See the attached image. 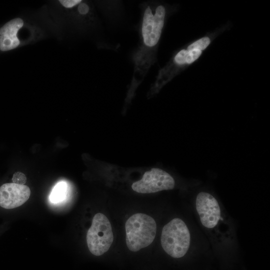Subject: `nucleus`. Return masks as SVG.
I'll return each mask as SVG.
<instances>
[{"mask_svg":"<svg viewBox=\"0 0 270 270\" xmlns=\"http://www.w3.org/2000/svg\"><path fill=\"white\" fill-rule=\"evenodd\" d=\"M125 229L126 246L131 252H136L153 242L156 232V224L150 216L136 213L127 220Z\"/></svg>","mask_w":270,"mask_h":270,"instance_id":"f257e3e1","label":"nucleus"},{"mask_svg":"<svg viewBox=\"0 0 270 270\" xmlns=\"http://www.w3.org/2000/svg\"><path fill=\"white\" fill-rule=\"evenodd\" d=\"M160 242L164 251L174 258L186 255L190 244V234L186 224L180 218H174L162 228Z\"/></svg>","mask_w":270,"mask_h":270,"instance_id":"f03ea898","label":"nucleus"},{"mask_svg":"<svg viewBox=\"0 0 270 270\" xmlns=\"http://www.w3.org/2000/svg\"><path fill=\"white\" fill-rule=\"evenodd\" d=\"M114 240L111 224L102 213L96 214L86 234L88 248L94 256H98L107 252Z\"/></svg>","mask_w":270,"mask_h":270,"instance_id":"7ed1b4c3","label":"nucleus"},{"mask_svg":"<svg viewBox=\"0 0 270 270\" xmlns=\"http://www.w3.org/2000/svg\"><path fill=\"white\" fill-rule=\"evenodd\" d=\"M175 186L174 178L166 171L158 168H152L144 174L140 180L134 182L132 189L141 194L154 193L172 190Z\"/></svg>","mask_w":270,"mask_h":270,"instance_id":"20e7f679","label":"nucleus"},{"mask_svg":"<svg viewBox=\"0 0 270 270\" xmlns=\"http://www.w3.org/2000/svg\"><path fill=\"white\" fill-rule=\"evenodd\" d=\"M165 14V8L162 6H158L154 14L150 7L146 8L143 18L142 34L144 43L147 46H154L158 42L164 26Z\"/></svg>","mask_w":270,"mask_h":270,"instance_id":"39448f33","label":"nucleus"},{"mask_svg":"<svg viewBox=\"0 0 270 270\" xmlns=\"http://www.w3.org/2000/svg\"><path fill=\"white\" fill-rule=\"evenodd\" d=\"M196 207L202 224L207 228H215L220 220H222L218 202L208 192L198 193L196 198Z\"/></svg>","mask_w":270,"mask_h":270,"instance_id":"423d86ee","label":"nucleus"},{"mask_svg":"<svg viewBox=\"0 0 270 270\" xmlns=\"http://www.w3.org/2000/svg\"><path fill=\"white\" fill-rule=\"evenodd\" d=\"M30 188L24 184L5 183L0 186V207L10 210L18 208L29 198Z\"/></svg>","mask_w":270,"mask_h":270,"instance_id":"0eeeda50","label":"nucleus"},{"mask_svg":"<svg viewBox=\"0 0 270 270\" xmlns=\"http://www.w3.org/2000/svg\"><path fill=\"white\" fill-rule=\"evenodd\" d=\"M24 24L23 20L17 18L8 21L0 28V50L8 51L18 46L20 42L18 34Z\"/></svg>","mask_w":270,"mask_h":270,"instance_id":"6e6552de","label":"nucleus"},{"mask_svg":"<svg viewBox=\"0 0 270 270\" xmlns=\"http://www.w3.org/2000/svg\"><path fill=\"white\" fill-rule=\"evenodd\" d=\"M67 185L64 182L58 183L52 189L50 196V200L52 203H58L66 198Z\"/></svg>","mask_w":270,"mask_h":270,"instance_id":"1a4fd4ad","label":"nucleus"},{"mask_svg":"<svg viewBox=\"0 0 270 270\" xmlns=\"http://www.w3.org/2000/svg\"><path fill=\"white\" fill-rule=\"evenodd\" d=\"M210 42V40L208 37L201 38L191 44L187 48L189 50H200L202 51L206 49Z\"/></svg>","mask_w":270,"mask_h":270,"instance_id":"9d476101","label":"nucleus"},{"mask_svg":"<svg viewBox=\"0 0 270 270\" xmlns=\"http://www.w3.org/2000/svg\"><path fill=\"white\" fill-rule=\"evenodd\" d=\"M26 181V178L25 174L22 172H16L12 176V182L13 183L18 184H24Z\"/></svg>","mask_w":270,"mask_h":270,"instance_id":"9b49d317","label":"nucleus"},{"mask_svg":"<svg viewBox=\"0 0 270 270\" xmlns=\"http://www.w3.org/2000/svg\"><path fill=\"white\" fill-rule=\"evenodd\" d=\"M58 2L64 7L70 8L79 4L82 1L80 0H60Z\"/></svg>","mask_w":270,"mask_h":270,"instance_id":"f8f14e48","label":"nucleus"},{"mask_svg":"<svg viewBox=\"0 0 270 270\" xmlns=\"http://www.w3.org/2000/svg\"><path fill=\"white\" fill-rule=\"evenodd\" d=\"M78 11L80 14H86L89 11V7L86 3L81 2L78 4Z\"/></svg>","mask_w":270,"mask_h":270,"instance_id":"ddd939ff","label":"nucleus"}]
</instances>
